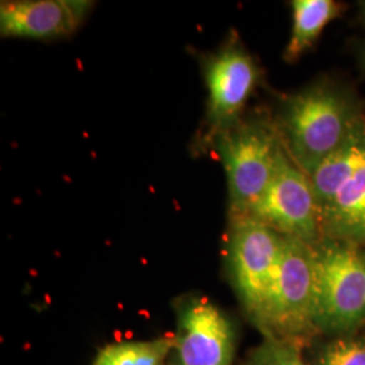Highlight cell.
<instances>
[{
  "label": "cell",
  "instance_id": "cell-1",
  "mask_svg": "<svg viewBox=\"0 0 365 365\" xmlns=\"http://www.w3.org/2000/svg\"><path fill=\"white\" fill-rule=\"evenodd\" d=\"M364 123L348 96L329 84H315L288 99L279 133L289 157L309 175Z\"/></svg>",
  "mask_w": 365,
  "mask_h": 365
},
{
  "label": "cell",
  "instance_id": "cell-2",
  "mask_svg": "<svg viewBox=\"0 0 365 365\" xmlns=\"http://www.w3.org/2000/svg\"><path fill=\"white\" fill-rule=\"evenodd\" d=\"M321 233L327 238L365 244V123L334 155L312 170Z\"/></svg>",
  "mask_w": 365,
  "mask_h": 365
},
{
  "label": "cell",
  "instance_id": "cell-3",
  "mask_svg": "<svg viewBox=\"0 0 365 365\" xmlns=\"http://www.w3.org/2000/svg\"><path fill=\"white\" fill-rule=\"evenodd\" d=\"M317 329L348 334L365 322V252L327 238L313 244Z\"/></svg>",
  "mask_w": 365,
  "mask_h": 365
},
{
  "label": "cell",
  "instance_id": "cell-4",
  "mask_svg": "<svg viewBox=\"0 0 365 365\" xmlns=\"http://www.w3.org/2000/svg\"><path fill=\"white\" fill-rule=\"evenodd\" d=\"M214 145L226 172L230 217L241 218L272 180L284 144L274 126L238 120Z\"/></svg>",
  "mask_w": 365,
  "mask_h": 365
},
{
  "label": "cell",
  "instance_id": "cell-5",
  "mask_svg": "<svg viewBox=\"0 0 365 365\" xmlns=\"http://www.w3.org/2000/svg\"><path fill=\"white\" fill-rule=\"evenodd\" d=\"M317 276L313 244L284 235L274 287L257 325L268 339L294 344L317 329Z\"/></svg>",
  "mask_w": 365,
  "mask_h": 365
},
{
  "label": "cell",
  "instance_id": "cell-6",
  "mask_svg": "<svg viewBox=\"0 0 365 365\" xmlns=\"http://www.w3.org/2000/svg\"><path fill=\"white\" fill-rule=\"evenodd\" d=\"M284 235L250 218L232 220L229 260L235 291L255 322L260 319L274 287Z\"/></svg>",
  "mask_w": 365,
  "mask_h": 365
},
{
  "label": "cell",
  "instance_id": "cell-7",
  "mask_svg": "<svg viewBox=\"0 0 365 365\" xmlns=\"http://www.w3.org/2000/svg\"><path fill=\"white\" fill-rule=\"evenodd\" d=\"M241 218H250L286 237L317 244L321 237L313 185L283 148L274 178Z\"/></svg>",
  "mask_w": 365,
  "mask_h": 365
},
{
  "label": "cell",
  "instance_id": "cell-8",
  "mask_svg": "<svg viewBox=\"0 0 365 365\" xmlns=\"http://www.w3.org/2000/svg\"><path fill=\"white\" fill-rule=\"evenodd\" d=\"M209 91L205 138L217 137L240 120V113L259 81V69L241 45L230 41L218 52L210 54L203 64Z\"/></svg>",
  "mask_w": 365,
  "mask_h": 365
},
{
  "label": "cell",
  "instance_id": "cell-9",
  "mask_svg": "<svg viewBox=\"0 0 365 365\" xmlns=\"http://www.w3.org/2000/svg\"><path fill=\"white\" fill-rule=\"evenodd\" d=\"M172 357L179 365H232L235 331L229 318L209 298L191 297L178 307Z\"/></svg>",
  "mask_w": 365,
  "mask_h": 365
},
{
  "label": "cell",
  "instance_id": "cell-10",
  "mask_svg": "<svg viewBox=\"0 0 365 365\" xmlns=\"http://www.w3.org/2000/svg\"><path fill=\"white\" fill-rule=\"evenodd\" d=\"M93 3L80 0L1 1L0 33L9 38L71 37L91 11Z\"/></svg>",
  "mask_w": 365,
  "mask_h": 365
},
{
  "label": "cell",
  "instance_id": "cell-11",
  "mask_svg": "<svg viewBox=\"0 0 365 365\" xmlns=\"http://www.w3.org/2000/svg\"><path fill=\"white\" fill-rule=\"evenodd\" d=\"M291 7L292 31L284 52L288 63L299 60L339 11V3L333 0H294Z\"/></svg>",
  "mask_w": 365,
  "mask_h": 365
},
{
  "label": "cell",
  "instance_id": "cell-12",
  "mask_svg": "<svg viewBox=\"0 0 365 365\" xmlns=\"http://www.w3.org/2000/svg\"><path fill=\"white\" fill-rule=\"evenodd\" d=\"M172 351V337L114 342L98 352L92 365H167Z\"/></svg>",
  "mask_w": 365,
  "mask_h": 365
},
{
  "label": "cell",
  "instance_id": "cell-13",
  "mask_svg": "<svg viewBox=\"0 0 365 365\" xmlns=\"http://www.w3.org/2000/svg\"><path fill=\"white\" fill-rule=\"evenodd\" d=\"M247 365H306L295 344L268 339L249 356Z\"/></svg>",
  "mask_w": 365,
  "mask_h": 365
},
{
  "label": "cell",
  "instance_id": "cell-14",
  "mask_svg": "<svg viewBox=\"0 0 365 365\" xmlns=\"http://www.w3.org/2000/svg\"><path fill=\"white\" fill-rule=\"evenodd\" d=\"M317 365H365V339L331 341L319 353Z\"/></svg>",
  "mask_w": 365,
  "mask_h": 365
},
{
  "label": "cell",
  "instance_id": "cell-15",
  "mask_svg": "<svg viewBox=\"0 0 365 365\" xmlns=\"http://www.w3.org/2000/svg\"><path fill=\"white\" fill-rule=\"evenodd\" d=\"M170 365H179L176 361H175V360H173V357H172V356H170Z\"/></svg>",
  "mask_w": 365,
  "mask_h": 365
},
{
  "label": "cell",
  "instance_id": "cell-16",
  "mask_svg": "<svg viewBox=\"0 0 365 365\" xmlns=\"http://www.w3.org/2000/svg\"><path fill=\"white\" fill-rule=\"evenodd\" d=\"M361 9H363V15H364L365 18V3H363V4H361Z\"/></svg>",
  "mask_w": 365,
  "mask_h": 365
}]
</instances>
